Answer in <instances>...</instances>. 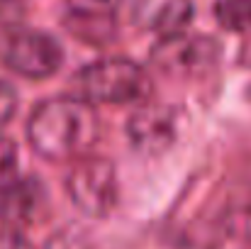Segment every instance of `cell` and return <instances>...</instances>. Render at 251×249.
I'll return each instance as SVG.
<instances>
[{"mask_svg": "<svg viewBox=\"0 0 251 249\" xmlns=\"http://www.w3.org/2000/svg\"><path fill=\"white\" fill-rule=\"evenodd\" d=\"M100 135V120L83 98H49L39 103L27 122L32 149L54 162L85 157Z\"/></svg>", "mask_w": 251, "mask_h": 249, "instance_id": "6da1fadb", "label": "cell"}, {"mask_svg": "<svg viewBox=\"0 0 251 249\" xmlns=\"http://www.w3.org/2000/svg\"><path fill=\"white\" fill-rule=\"evenodd\" d=\"M78 90L83 100L93 103H134L151 88L147 71L129 59H102L78 74Z\"/></svg>", "mask_w": 251, "mask_h": 249, "instance_id": "7a4b0ae2", "label": "cell"}, {"mask_svg": "<svg viewBox=\"0 0 251 249\" xmlns=\"http://www.w3.org/2000/svg\"><path fill=\"white\" fill-rule=\"evenodd\" d=\"M0 61L10 71L25 79H47L59 71L64 61V52H61V44L51 34L20 27L2 34Z\"/></svg>", "mask_w": 251, "mask_h": 249, "instance_id": "3957f363", "label": "cell"}, {"mask_svg": "<svg viewBox=\"0 0 251 249\" xmlns=\"http://www.w3.org/2000/svg\"><path fill=\"white\" fill-rule=\"evenodd\" d=\"M66 191L81 213L90 218H105L117 205V171L107 159L85 154L76 159L66 178Z\"/></svg>", "mask_w": 251, "mask_h": 249, "instance_id": "277c9868", "label": "cell"}, {"mask_svg": "<svg viewBox=\"0 0 251 249\" xmlns=\"http://www.w3.org/2000/svg\"><path fill=\"white\" fill-rule=\"evenodd\" d=\"M217 59V47L210 37L173 32L154 47V64L173 76H190Z\"/></svg>", "mask_w": 251, "mask_h": 249, "instance_id": "5b68a950", "label": "cell"}, {"mask_svg": "<svg viewBox=\"0 0 251 249\" xmlns=\"http://www.w3.org/2000/svg\"><path fill=\"white\" fill-rule=\"evenodd\" d=\"M178 120L166 105H142L127 122V137L142 154H161L176 139Z\"/></svg>", "mask_w": 251, "mask_h": 249, "instance_id": "8992f818", "label": "cell"}, {"mask_svg": "<svg viewBox=\"0 0 251 249\" xmlns=\"http://www.w3.org/2000/svg\"><path fill=\"white\" fill-rule=\"evenodd\" d=\"M44 188L34 178H15L0 191V218L10 227L29 225L44 210Z\"/></svg>", "mask_w": 251, "mask_h": 249, "instance_id": "52a82bcc", "label": "cell"}, {"mask_svg": "<svg viewBox=\"0 0 251 249\" xmlns=\"http://www.w3.org/2000/svg\"><path fill=\"white\" fill-rule=\"evenodd\" d=\"M193 17L190 0H134V20L151 32H183Z\"/></svg>", "mask_w": 251, "mask_h": 249, "instance_id": "ba28073f", "label": "cell"}, {"mask_svg": "<svg viewBox=\"0 0 251 249\" xmlns=\"http://www.w3.org/2000/svg\"><path fill=\"white\" fill-rule=\"evenodd\" d=\"M215 15L225 29L251 32V0H220Z\"/></svg>", "mask_w": 251, "mask_h": 249, "instance_id": "9c48e42d", "label": "cell"}, {"mask_svg": "<svg viewBox=\"0 0 251 249\" xmlns=\"http://www.w3.org/2000/svg\"><path fill=\"white\" fill-rule=\"evenodd\" d=\"M74 20L78 22H107L122 0H66Z\"/></svg>", "mask_w": 251, "mask_h": 249, "instance_id": "30bf717a", "label": "cell"}, {"mask_svg": "<svg viewBox=\"0 0 251 249\" xmlns=\"http://www.w3.org/2000/svg\"><path fill=\"white\" fill-rule=\"evenodd\" d=\"M17 178V147L0 137V191Z\"/></svg>", "mask_w": 251, "mask_h": 249, "instance_id": "8fae6325", "label": "cell"}, {"mask_svg": "<svg viewBox=\"0 0 251 249\" xmlns=\"http://www.w3.org/2000/svg\"><path fill=\"white\" fill-rule=\"evenodd\" d=\"M15 108H17V95H15V90H12L7 83L0 81V127L10 122V117L15 115Z\"/></svg>", "mask_w": 251, "mask_h": 249, "instance_id": "7c38bea8", "label": "cell"}, {"mask_svg": "<svg viewBox=\"0 0 251 249\" xmlns=\"http://www.w3.org/2000/svg\"><path fill=\"white\" fill-rule=\"evenodd\" d=\"M0 249H34L22 235H17L15 230H2L0 232Z\"/></svg>", "mask_w": 251, "mask_h": 249, "instance_id": "4fadbf2b", "label": "cell"}, {"mask_svg": "<svg viewBox=\"0 0 251 249\" xmlns=\"http://www.w3.org/2000/svg\"><path fill=\"white\" fill-rule=\"evenodd\" d=\"M249 232H251V218H249Z\"/></svg>", "mask_w": 251, "mask_h": 249, "instance_id": "5bb4252c", "label": "cell"}]
</instances>
